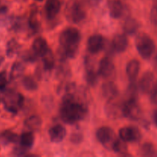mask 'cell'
Listing matches in <instances>:
<instances>
[{"instance_id":"28","label":"cell","mask_w":157,"mask_h":157,"mask_svg":"<svg viewBox=\"0 0 157 157\" xmlns=\"http://www.w3.org/2000/svg\"><path fill=\"white\" fill-rule=\"evenodd\" d=\"M20 48V45L18 41L15 39L9 40L6 45V55L9 58L13 57Z\"/></svg>"},{"instance_id":"33","label":"cell","mask_w":157,"mask_h":157,"mask_svg":"<svg viewBox=\"0 0 157 157\" xmlns=\"http://www.w3.org/2000/svg\"><path fill=\"white\" fill-rule=\"evenodd\" d=\"M21 58L24 60L25 61H27V62H34L37 60L38 58V55L33 52V51H25V52H23L22 55H21Z\"/></svg>"},{"instance_id":"35","label":"cell","mask_w":157,"mask_h":157,"mask_svg":"<svg viewBox=\"0 0 157 157\" xmlns=\"http://www.w3.org/2000/svg\"><path fill=\"white\" fill-rule=\"evenodd\" d=\"M7 77L5 71L0 72V91L5 90L7 85Z\"/></svg>"},{"instance_id":"3","label":"cell","mask_w":157,"mask_h":157,"mask_svg":"<svg viewBox=\"0 0 157 157\" xmlns=\"http://www.w3.org/2000/svg\"><path fill=\"white\" fill-rule=\"evenodd\" d=\"M135 44L139 55L145 60L150 59L155 52L154 41L146 33H140L136 36Z\"/></svg>"},{"instance_id":"30","label":"cell","mask_w":157,"mask_h":157,"mask_svg":"<svg viewBox=\"0 0 157 157\" xmlns=\"http://www.w3.org/2000/svg\"><path fill=\"white\" fill-rule=\"evenodd\" d=\"M29 25L30 29L33 30L34 32H36L39 29L40 22L39 20H38V12H37L36 9L32 11V12H31L29 19Z\"/></svg>"},{"instance_id":"18","label":"cell","mask_w":157,"mask_h":157,"mask_svg":"<svg viewBox=\"0 0 157 157\" xmlns=\"http://www.w3.org/2000/svg\"><path fill=\"white\" fill-rule=\"evenodd\" d=\"M140 69V64L136 59L131 60L127 64L126 71H127V75L130 82L136 81L138 75H139Z\"/></svg>"},{"instance_id":"17","label":"cell","mask_w":157,"mask_h":157,"mask_svg":"<svg viewBox=\"0 0 157 157\" xmlns=\"http://www.w3.org/2000/svg\"><path fill=\"white\" fill-rule=\"evenodd\" d=\"M49 137L53 143H60L66 136V130L61 125H55L50 128L48 131Z\"/></svg>"},{"instance_id":"19","label":"cell","mask_w":157,"mask_h":157,"mask_svg":"<svg viewBox=\"0 0 157 157\" xmlns=\"http://www.w3.org/2000/svg\"><path fill=\"white\" fill-rule=\"evenodd\" d=\"M103 96L107 100L116 98L118 95V88L112 81H107L102 86Z\"/></svg>"},{"instance_id":"23","label":"cell","mask_w":157,"mask_h":157,"mask_svg":"<svg viewBox=\"0 0 157 157\" xmlns=\"http://www.w3.org/2000/svg\"><path fill=\"white\" fill-rule=\"evenodd\" d=\"M34 140H35V136L32 132L23 133L19 138L20 145L26 150L30 149L33 146Z\"/></svg>"},{"instance_id":"44","label":"cell","mask_w":157,"mask_h":157,"mask_svg":"<svg viewBox=\"0 0 157 157\" xmlns=\"http://www.w3.org/2000/svg\"><path fill=\"white\" fill-rule=\"evenodd\" d=\"M36 1H38V2H41V1H42V0H36Z\"/></svg>"},{"instance_id":"26","label":"cell","mask_w":157,"mask_h":157,"mask_svg":"<svg viewBox=\"0 0 157 157\" xmlns=\"http://www.w3.org/2000/svg\"><path fill=\"white\" fill-rule=\"evenodd\" d=\"M140 153L144 156H157V150L153 144L150 143H145L141 146Z\"/></svg>"},{"instance_id":"8","label":"cell","mask_w":157,"mask_h":157,"mask_svg":"<svg viewBox=\"0 0 157 157\" xmlns=\"http://www.w3.org/2000/svg\"><path fill=\"white\" fill-rule=\"evenodd\" d=\"M96 137L98 140L108 150H111L113 143L117 140L113 130L107 127H102L98 129L97 130Z\"/></svg>"},{"instance_id":"40","label":"cell","mask_w":157,"mask_h":157,"mask_svg":"<svg viewBox=\"0 0 157 157\" xmlns=\"http://www.w3.org/2000/svg\"><path fill=\"white\" fill-rule=\"evenodd\" d=\"M153 121H154L155 124H156V126L157 127V110H155L154 113H153Z\"/></svg>"},{"instance_id":"2","label":"cell","mask_w":157,"mask_h":157,"mask_svg":"<svg viewBox=\"0 0 157 157\" xmlns=\"http://www.w3.org/2000/svg\"><path fill=\"white\" fill-rule=\"evenodd\" d=\"M81 33L75 28H67L61 33L59 37L58 56L61 61L75 58L81 41Z\"/></svg>"},{"instance_id":"4","label":"cell","mask_w":157,"mask_h":157,"mask_svg":"<svg viewBox=\"0 0 157 157\" xmlns=\"http://www.w3.org/2000/svg\"><path fill=\"white\" fill-rule=\"evenodd\" d=\"M64 14L67 21L74 24H78L86 18L85 9L78 0H69L66 5Z\"/></svg>"},{"instance_id":"38","label":"cell","mask_w":157,"mask_h":157,"mask_svg":"<svg viewBox=\"0 0 157 157\" xmlns=\"http://www.w3.org/2000/svg\"><path fill=\"white\" fill-rule=\"evenodd\" d=\"M101 1V0H82V2L90 6H97Z\"/></svg>"},{"instance_id":"22","label":"cell","mask_w":157,"mask_h":157,"mask_svg":"<svg viewBox=\"0 0 157 157\" xmlns=\"http://www.w3.org/2000/svg\"><path fill=\"white\" fill-rule=\"evenodd\" d=\"M42 58L43 63V68L46 71H50L53 69L54 65H55V58L52 53V50L48 49L44 55L41 56Z\"/></svg>"},{"instance_id":"29","label":"cell","mask_w":157,"mask_h":157,"mask_svg":"<svg viewBox=\"0 0 157 157\" xmlns=\"http://www.w3.org/2000/svg\"><path fill=\"white\" fill-rule=\"evenodd\" d=\"M111 150L114 151L115 153H117L119 154H127V147L126 145V142L122 140L121 139H117L113 143V147Z\"/></svg>"},{"instance_id":"5","label":"cell","mask_w":157,"mask_h":157,"mask_svg":"<svg viewBox=\"0 0 157 157\" xmlns=\"http://www.w3.org/2000/svg\"><path fill=\"white\" fill-rule=\"evenodd\" d=\"M3 104L8 111L16 113L21 108L24 103V97L15 91H9L3 97Z\"/></svg>"},{"instance_id":"32","label":"cell","mask_w":157,"mask_h":157,"mask_svg":"<svg viewBox=\"0 0 157 157\" xmlns=\"http://www.w3.org/2000/svg\"><path fill=\"white\" fill-rule=\"evenodd\" d=\"M22 85L28 90H35L38 88V84L35 80L30 76H25L23 78Z\"/></svg>"},{"instance_id":"6","label":"cell","mask_w":157,"mask_h":157,"mask_svg":"<svg viewBox=\"0 0 157 157\" xmlns=\"http://www.w3.org/2000/svg\"><path fill=\"white\" fill-rule=\"evenodd\" d=\"M124 117L132 121H139L141 117V109L137 102V99L127 98L124 103Z\"/></svg>"},{"instance_id":"25","label":"cell","mask_w":157,"mask_h":157,"mask_svg":"<svg viewBox=\"0 0 157 157\" xmlns=\"http://www.w3.org/2000/svg\"><path fill=\"white\" fill-rule=\"evenodd\" d=\"M25 126L29 130L32 131H37L40 129L41 126V120L38 116H31L25 120Z\"/></svg>"},{"instance_id":"15","label":"cell","mask_w":157,"mask_h":157,"mask_svg":"<svg viewBox=\"0 0 157 157\" xmlns=\"http://www.w3.org/2000/svg\"><path fill=\"white\" fill-rule=\"evenodd\" d=\"M61 9L60 0H47L44 6V10L47 18L52 20L58 15Z\"/></svg>"},{"instance_id":"34","label":"cell","mask_w":157,"mask_h":157,"mask_svg":"<svg viewBox=\"0 0 157 157\" xmlns=\"http://www.w3.org/2000/svg\"><path fill=\"white\" fill-rule=\"evenodd\" d=\"M69 73H70L69 69H67V66L64 65V64L59 66L58 70H57V75H58V77H59V78H63V77L65 78V77H67V74Z\"/></svg>"},{"instance_id":"39","label":"cell","mask_w":157,"mask_h":157,"mask_svg":"<svg viewBox=\"0 0 157 157\" xmlns=\"http://www.w3.org/2000/svg\"><path fill=\"white\" fill-rule=\"evenodd\" d=\"M71 141H73L74 143H78L82 140V136H80L79 134L77 133V134H74L73 136H71Z\"/></svg>"},{"instance_id":"13","label":"cell","mask_w":157,"mask_h":157,"mask_svg":"<svg viewBox=\"0 0 157 157\" xmlns=\"http://www.w3.org/2000/svg\"><path fill=\"white\" fill-rule=\"evenodd\" d=\"M105 46V41L101 35H94L88 38L87 50L90 54H98Z\"/></svg>"},{"instance_id":"9","label":"cell","mask_w":157,"mask_h":157,"mask_svg":"<svg viewBox=\"0 0 157 157\" xmlns=\"http://www.w3.org/2000/svg\"><path fill=\"white\" fill-rule=\"evenodd\" d=\"M119 136L126 143L138 142L142 137L140 130L135 127H123L119 130Z\"/></svg>"},{"instance_id":"43","label":"cell","mask_w":157,"mask_h":157,"mask_svg":"<svg viewBox=\"0 0 157 157\" xmlns=\"http://www.w3.org/2000/svg\"><path fill=\"white\" fill-rule=\"evenodd\" d=\"M154 3H156V4H157V0H155V2H154Z\"/></svg>"},{"instance_id":"10","label":"cell","mask_w":157,"mask_h":157,"mask_svg":"<svg viewBox=\"0 0 157 157\" xmlns=\"http://www.w3.org/2000/svg\"><path fill=\"white\" fill-rule=\"evenodd\" d=\"M98 75L105 79L111 78L115 73V66L109 57H104L101 60L98 67Z\"/></svg>"},{"instance_id":"14","label":"cell","mask_w":157,"mask_h":157,"mask_svg":"<svg viewBox=\"0 0 157 157\" xmlns=\"http://www.w3.org/2000/svg\"><path fill=\"white\" fill-rule=\"evenodd\" d=\"M86 81L90 86H94L98 81V72L96 71L92 60L90 58H85Z\"/></svg>"},{"instance_id":"31","label":"cell","mask_w":157,"mask_h":157,"mask_svg":"<svg viewBox=\"0 0 157 157\" xmlns=\"http://www.w3.org/2000/svg\"><path fill=\"white\" fill-rule=\"evenodd\" d=\"M76 84L75 83H66V84L61 85L58 88V92L62 94L63 96L66 94H71L76 92Z\"/></svg>"},{"instance_id":"20","label":"cell","mask_w":157,"mask_h":157,"mask_svg":"<svg viewBox=\"0 0 157 157\" xmlns=\"http://www.w3.org/2000/svg\"><path fill=\"white\" fill-rule=\"evenodd\" d=\"M48 49L47 41L41 37L35 38L32 43V51L38 55V57L42 56Z\"/></svg>"},{"instance_id":"12","label":"cell","mask_w":157,"mask_h":157,"mask_svg":"<svg viewBox=\"0 0 157 157\" xmlns=\"http://www.w3.org/2000/svg\"><path fill=\"white\" fill-rule=\"evenodd\" d=\"M108 9L113 18H121L127 12V8L121 0H108Z\"/></svg>"},{"instance_id":"37","label":"cell","mask_w":157,"mask_h":157,"mask_svg":"<svg viewBox=\"0 0 157 157\" xmlns=\"http://www.w3.org/2000/svg\"><path fill=\"white\" fill-rule=\"evenodd\" d=\"M150 101L153 104L157 105V82L155 84V87L150 92Z\"/></svg>"},{"instance_id":"11","label":"cell","mask_w":157,"mask_h":157,"mask_svg":"<svg viewBox=\"0 0 157 157\" xmlns=\"http://www.w3.org/2000/svg\"><path fill=\"white\" fill-rule=\"evenodd\" d=\"M156 83L153 73H152L151 71H147L144 73L140 81L139 88L143 93L150 94L155 87Z\"/></svg>"},{"instance_id":"16","label":"cell","mask_w":157,"mask_h":157,"mask_svg":"<svg viewBox=\"0 0 157 157\" xmlns=\"http://www.w3.org/2000/svg\"><path fill=\"white\" fill-rule=\"evenodd\" d=\"M127 46H128V40L126 35L118 34L113 37L112 41V48L114 52L117 53H122L125 52Z\"/></svg>"},{"instance_id":"21","label":"cell","mask_w":157,"mask_h":157,"mask_svg":"<svg viewBox=\"0 0 157 157\" xmlns=\"http://www.w3.org/2000/svg\"><path fill=\"white\" fill-rule=\"evenodd\" d=\"M140 29V23L137 20L133 18H128L123 25V29L127 35H133L137 32Z\"/></svg>"},{"instance_id":"41","label":"cell","mask_w":157,"mask_h":157,"mask_svg":"<svg viewBox=\"0 0 157 157\" xmlns=\"http://www.w3.org/2000/svg\"><path fill=\"white\" fill-rule=\"evenodd\" d=\"M3 61H4V58H3V57H2V56H0V65L2 64Z\"/></svg>"},{"instance_id":"36","label":"cell","mask_w":157,"mask_h":157,"mask_svg":"<svg viewBox=\"0 0 157 157\" xmlns=\"http://www.w3.org/2000/svg\"><path fill=\"white\" fill-rule=\"evenodd\" d=\"M150 20L152 23L155 25H157V4L154 3L153 8L150 12Z\"/></svg>"},{"instance_id":"1","label":"cell","mask_w":157,"mask_h":157,"mask_svg":"<svg viewBox=\"0 0 157 157\" xmlns=\"http://www.w3.org/2000/svg\"><path fill=\"white\" fill-rule=\"evenodd\" d=\"M75 94L64 95L60 106V117L66 124H76L84 119L87 113L85 103Z\"/></svg>"},{"instance_id":"45","label":"cell","mask_w":157,"mask_h":157,"mask_svg":"<svg viewBox=\"0 0 157 157\" xmlns=\"http://www.w3.org/2000/svg\"><path fill=\"white\" fill-rule=\"evenodd\" d=\"M0 4H1V0H0ZM0 7H1V5H0Z\"/></svg>"},{"instance_id":"42","label":"cell","mask_w":157,"mask_h":157,"mask_svg":"<svg viewBox=\"0 0 157 157\" xmlns=\"http://www.w3.org/2000/svg\"><path fill=\"white\" fill-rule=\"evenodd\" d=\"M156 64H157V54H156Z\"/></svg>"},{"instance_id":"24","label":"cell","mask_w":157,"mask_h":157,"mask_svg":"<svg viewBox=\"0 0 157 157\" xmlns=\"http://www.w3.org/2000/svg\"><path fill=\"white\" fill-rule=\"evenodd\" d=\"M19 140V138L17 134L9 130L2 132L0 134V142L2 144H15Z\"/></svg>"},{"instance_id":"7","label":"cell","mask_w":157,"mask_h":157,"mask_svg":"<svg viewBox=\"0 0 157 157\" xmlns=\"http://www.w3.org/2000/svg\"><path fill=\"white\" fill-rule=\"evenodd\" d=\"M124 103L120 102L116 98L108 100L104 107V111L108 118L117 120L124 117Z\"/></svg>"},{"instance_id":"27","label":"cell","mask_w":157,"mask_h":157,"mask_svg":"<svg viewBox=\"0 0 157 157\" xmlns=\"http://www.w3.org/2000/svg\"><path fill=\"white\" fill-rule=\"evenodd\" d=\"M24 70L25 67L21 63L18 62V61L14 63L10 72L11 80H16L19 78L22 75Z\"/></svg>"}]
</instances>
